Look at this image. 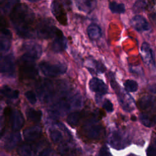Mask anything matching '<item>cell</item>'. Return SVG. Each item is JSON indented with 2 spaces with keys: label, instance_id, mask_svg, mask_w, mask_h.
<instances>
[{
  "label": "cell",
  "instance_id": "obj_1",
  "mask_svg": "<svg viewBox=\"0 0 156 156\" xmlns=\"http://www.w3.org/2000/svg\"><path fill=\"white\" fill-rule=\"evenodd\" d=\"M9 16L18 35L27 38L33 37L35 15L27 5L18 4L10 12Z\"/></svg>",
  "mask_w": 156,
  "mask_h": 156
},
{
  "label": "cell",
  "instance_id": "obj_2",
  "mask_svg": "<svg viewBox=\"0 0 156 156\" xmlns=\"http://www.w3.org/2000/svg\"><path fill=\"white\" fill-rule=\"evenodd\" d=\"M35 60L26 54L22 55L20 58L19 69L20 75L23 78L33 79L37 76L38 71L35 65Z\"/></svg>",
  "mask_w": 156,
  "mask_h": 156
},
{
  "label": "cell",
  "instance_id": "obj_3",
  "mask_svg": "<svg viewBox=\"0 0 156 156\" xmlns=\"http://www.w3.org/2000/svg\"><path fill=\"white\" fill-rule=\"evenodd\" d=\"M60 30L57 29L53 22L49 19H44L40 21L36 29L37 35L41 39H48L54 38Z\"/></svg>",
  "mask_w": 156,
  "mask_h": 156
},
{
  "label": "cell",
  "instance_id": "obj_4",
  "mask_svg": "<svg viewBox=\"0 0 156 156\" xmlns=\"http://www.w3.org/2000/svg\"><path fill=\"white\" fill-rule=\"evenodd\" d=\"M36 91L41 101L48 102L54 94L53 84L50 80H40L36 84Z\"/></svg>",
  "mask_w": 156,
  "mask_h": 156
},
{
  "label": "cell",
  "instance_id": "obj_5",
  "mask_svg": "<svg viewBox=\"0 0 156 156\" xmlns=\"http://www.w3.org/2000/svg\"><path fill=\"white\" fill-rule=\"evenodd\" d=\"M39 68L41 73L49 77H55L65 73L66 71V66L64 64H51L48 62H43L39 64Z\"/></svg>",
  "mask_w": 156,
  "mask_h": 156
},
{
  "label": "cell",
  "instance_id": "obj_6",
  "mask_svg": "<svg viewBox=\"0 0 156 156\" xmlns=\"http://www.w3.org/2000/svg\"><path fill=\"white\" fill-rule=\"evenodd\" d=\"M104 129L100 124H87L82 128V135L90 140H98L103 134Z\"/></svg>",
  "mask_w": 156,
  "mask_h": 156
},
{
  "label": "cell",
  "instance_id": "obj_7",
  "mask_svg": "<svg viewBox=\"0 0 156 156\" xmlns=\"http://www.w3.org/2000/svg\"><path fill=\"white\" fill-rule=\"evenodd\" d=\"M15 58L12 54H8L1 58V73L8 77H13L15 74Z\"/></svg>",
  "mask_w": 156,
  "mask_h": 156
},
{
  "label": "cell",
  "instance_id": "obj_8",
  "mask_svg": "<svg viewBox=\"0 0 156 156\" xmlns=\"http://www.w3.org/2000/svg\"><path fill=\"white\" fill-rule=\"evenodd\" d=\"M51 11L55 18L62 25H66L67 16L63 5L57 0H54L51 4Z\"/></svg>",
  "mask_w": 156,
  "mask_h": 156
},
{
  "label": "cell",
  "instance_id": "obj_9",
  "mask_svg": "<svg viewBox=\"0 0 156 156\" xmlns=\"http://www.w3.org/2000/svg\"><path fill=\"white\" fill-rule=\"evenodd\" d=\"M109 143L112 147L116 149L124 148L128 144L127 140L118 132H114L111 133L109 137Z\"/></svg>",
  "mask_w": 156,
  "mask_h": 156
},
{
  "label": "cell",
  "instance_id": "obj_10",
  "mask_svg": "<svg viewBox=\"0 0 156 156\" xmlns=\"http://www.w3.org/2000/svg\"><path fill=\"white\" fill-rule=\"evenodd\" d=\"M67 46V40L63 35L62 32L60 30L54 37L51 48L55 52H60L63 51Z\"/></svg>",
  "mask_w": 156,
  "mask_h": 156
},
{
  "label": "cell",
  "instance_id": "obj_11",
  "mask_svg": "<svg viewBox=\"0 0 156 156\" xmlns=\"http://www.w3.org/2000/svg\"><path fill=\"white\" fill-rule=\"evenodd\" d=\"M12 33L6 27H1V37H0V45L1 51H7L11 46L12 41Z\"/></svg>",
  "mask_w": 156,
  "mask_h": 156
},
{
  "label": "cell",
  "instance_id": "obj_12",
  "mask_svg": "<svg viewBox=\"0 0 156 156\" xmlns=\"http://www.w3.org/2000/svg\"><path fill=\"white\" fill-rule=\"evenodd\" d=\"M23 49L25 51L24 54H26L35 59L39 58L42 52L41 46L34 42L25 43L23 44Z\"/></svg>",
  "mask_w": 156,
  "mask_h": 156
},
{
  "label": "cell",
  "instance_id": "obj_13",
  "mask_svg": "<svg viewBox=\"0 0 156 156\" xmlns=\"http://www.w3.org/2000/svg\"><path fill=\"white\" fill-rule=\"evenodd\" d=\"M89 87L91 91L101 94H106L108 91L107 85L103 80L97 77H93L90 80Z\"/></svg>",
  "mask_w": 156,
  "mask_h": 156
},
{
  "label": "cell",
  "instance_id": "obj_14",
  "mask_svg": "<svg viewBox=\"0 0 156 156\" xmlns=\"http://www.w3.org/2000/svg\"><path fill=\"white\" fill-rule=\"evenodd\" d=\"M141 55L143 62L146 65H154V57L153 51L149 44L146 42H144L141 46Z\"/></svg>",
  "mask_w": 156,
  "mask_h": 156
},
{
  "label": "cell",
  "instance_id": "obj_15",
  "mask_svg": "<svg viewBox=\"0 0 156 156\" xmlns=\"http://www.w3.org/2000/svg\"><path fill=\"white\" fill-rule=\"evenodd\" d=\"M132 27L138 32L147 31L150 29V26L146 20L140 15L133 16L130 21Z\"/></svg>",
  "mask_w": 156,
  "mask_h": 156
},
{
  "label": "cell",
  "instance_id": "obj_16",
  "mask_svg": "<svg viewBox=\"0 0 156 156\" xmlns=\"http://www.w3.org/2000/svg\"><path fill=\"white\" fill-rule=\"evenodd\" d=\"M10 121L12 128L14 130H20L24 124V119L22 113L18 110L12 112L10 115Z\"/></svg>",
  "mask_w": 156,
  "mask_h": 156
},
{
  "label": "cell",
  "instance_id": "obj_17",
  "mask_svg": "<svg viewBox=\"0 0 156 156\" xmlns=\"http://www.w3.org/2000/svg\"><path fill=\"white\" fill-rule=\"evenodd\" d=\"M41 127L37 126H32L23 131V136L27 141H33L37 140L41 135Z\"/></svg>",
  "mask_w": 156,
  "mask_h": 156
},
{
  "label": "cell",
  "instance_id": "obj_18",
  "mask_svg": "<svg viewBox=\"0 0 156 156\" xmlns=\"http://www.w3.org/2000/svg\"><path fill=\"white\" fill-rule=\"evenodd\" d=\"M21 140V135L18 132L10 133L5 141L4 147L7 151H12L17 146Z\"/></svg>",
  "mask_w": 156,
  "mask_h": 156
},
{
  "label": "cell",
  "instance_id": "obj_19",
  "mask_svg": "<svg viewBox=\"0 0 156 156\" xmlns=\"http://www.w3.org/2000/svg\"><path fill=\"white\" fill-rule=\"evenodd\" d=\"M156 105V100L155 98L151 96H145L142 97L138 102L139 108L143 110L152 109Z\"/></svg>",
  "mask_w": 156,
  "mask_h": 156
},
{
  "label": "cell",
  "instance_id": "obj_20",
  "mask_svg": "<svg viewBox=\"0 0 156 156\" xmlns=\"http://www.w3.org/2000/svg\"><path fill=\"white\" fill-rule=\"evenodd\" d=\"M76 4L79 10L90 13L95 7L96 1L94 0H76Z\"/></svg>",
  "mask_w": 156,
  "mask_h": 156
},
{
  "label": "cell",
  "instance_id": "obj_21",
  "mask_svg": "<svg viewBox=\"0 0 156 156\" xmlns=\"http://www.w3.org/2000/svg\"><path fill=\"white\" fill-rule=\"evenodd\" d=\"M87 34L91 40H96L101 37L102 31L98 25L91 24L87 27Z\"/></svg>",
  "mask_w": 156,
  "mask_h": 156
},
{
  "label": "cell",
  "instance_id": "obj_22",
  "mask_svg": "<svg viewBox=\"0 0 156 156\" xmlns=\"http://www.w3.org/2000/svg\"><path fill=\"white\" fill-rule=\"evenodd\" d=\"M69 109V105L66 101L62 100L57 103L52 108V113L56 115L64 114Z\"/></svg>",
  "mask_w": 156,
  "mask_h": 156
},
{
  "label": "cell",
  "instance_id": "obj_23",
  "mask_svg": "<svg viewBox=\"0 0 156 156\" xmlns=\"http://www.w3.org/2000/svg\"><path fill=\"white\" fill-rule=\"evenodd\" d=\"M18 153L20 156H34L35 150L29 144H23L18 149Z\"/></svg>",
  "mask_w": 156,
  "mask_h": 156
},
{
  "label": "cell",
  "instance_id": "obj_24",
  "mask_svg": "<svg viewBox=\"0 0 156 156\" xmlns=\"http://www.w3.org/2000/svg\"><path fill=\"white\" fill-rule=\"evenodd\" d=\"M26 116L29 120L34 122H38L40 121L42 113L40 110H37L34 108H29L26 111Z\"/></svg>",
  "mask_w": 156,
  "mask_h": 156
},
{
  "label": "cell",
  "instance_id": "obj_25",
  "mask_svg": "<svg viewBox=\"0 0 156 156\" xmlns=\"http://www.w3.org/2000/svg\"><path fill=\"white\" fill-rule=\"evenodd\" d=\"M1 93L9 99H16L19 96V91L16 90H13L12 88L4 85L1 89Z\"/></svg>",
  "mask_w": 156,
  "mask_h": 156
},
{
  "label": "cell",
  "instance_id": "obj_26",
  "mask_svg": "<svg viewBox=\"0 0 156 156\" xmlns=\"http://www.w3.org/2000/svg\"><path fill=\"white\" fill-rule=\"evenodd\" d=\"M82 117V113L75 112L70 113L67 118V122L71 127H75Z\"/></svg>",
  "mask_w": 156,
  "mask_h": 156
},
{
  "label": "cell",
  "instance_id": "obj_27",
  "mask_svg": "<svg viewBox=\"0 0 156 156\" xmlns=\"http://www.w3.org/2000/svg\"><path fill=\"white\" fill-rule=\"evenodd\" d=\"M20 3V0H7L2 7V11L4 13L9 14L12 9Z\"/></svg>",
  "mask_w": 156,
  "mask_h": 156
},
{
  "label": "cell",
  "instance_id": "obj_28",
  "mask_svg": "<svg viewBox=\"0 0 156 156\" xmlns=\"http://www.w3.org/2000/svg\"><path fill=\"white\" fill-rule=\"evenodd\" d=\"M109 9L114 13H122L125 12V6L123 4L114 1L110 2Z\"/></svg>",
  "mask_w": 156,
  "mask_h": 156
},
{
  "label": "cell",
  "instance_id": "obj_29",
  "mask_svg": "<svg viewBox=\"0 0 156 156\" xmlns=\"http://www.w3.org/2000/svg\"><path fill=\"white\" fill-rule=\"evenodd\" d=\"M140 119L141 123L146 127H151L155 123V120L146 113H141L140 115Z\"/></svg>",
  "mask_w": 156,
  "mask_h": 156
},
{
  "label": "cell",
  "instance_id": "obj_30",
  "mask_svg": "<svg viewBox=\"0 0 156 156\" xmlns=\"http://www.w3.org/2000/svg\"><path fill=\"white\" fill-rule=\"evenodd\" d=\"M124 85L126 90L129 92H135L138 89V83L133 80H127Z\"/></svg>",
  "mask_w": 156,
  "mask_h": 156
},
{
  "label": "cell",
  "instance_id": "obj_31",
  "mask_svg": "<svg viewBox=\"0 0 156 156\" xmlns=\"http://www.w3.org/2000/svg\"><path fill=\"white\" fill-rule=\"evenodd\" d=\"M146 7V3L144 0L136 1L133 5V11L135 13H139L145 10Z\"/></svg>",
  "mask_w": 156,
  "mask_h": 156
},
{
  "label": "cell",
  "instance_id": "obj_32",
  "mask_svg": "<svg viewBox=\"0 0 156 156\" xmlns=\"http://www.w3.org/2000/svg\"><path fill=\"white\" fill-rule=\"evenodd\" d=\"M147 156H156V136H154L147 147Z\"/></svg>",
  "mask_w": 156,
  "mask_h": 156
},
{
  "label": "cell",
  "instance_id": "obj_33",
  "mask_svg": "<svg viewBox=\"0 0 156 156\" xmlns=\"http://www.w3.org/2000/svg\"><path fill=\"white\" fill-rule=\"evenodd\" d=\"M50 137L54 143H58L63 139L62 133L57 130H51L50 132Z\"/></svg>",
  "mask_w": 156,
  "mask_h": 156
},
{
  "label": "cell",
  "instance_id": "obj_34",
  "mask_svg": "<svg viewBox=\"0 0 156 156\" xmlns=\"http://www.w3.org/2000/svg\"><path fill=\"white\" fill-rule=\"evenodd\" d=\"M25 96L28 101L32 104H34L37 102V98L35 93L32 91H27L25 93Z\"/></svg>",
  "mask_w": 156,
  "mask_h": 156
},
{
  "label": "cell",
  "instance_id": "obj_35",
  "mask_svg": "<svg viewBox=\"0 0 156 156\" xmlns=\"http://www.w3.org/2000/svg\"><path fill=\"white\" fill-rule=\"evenodd\" d=\"M103 108L107 112H112L113 110V104L108 99H105L104 101V102L103 103Z\"/></svg>",
  "mask_w": 156,
  "mask_h": 156
},
{
  "label": "cell",
  "instance_id": "obj_36",
  "mask_svg": "<svg viewBox=\"0 0 156 156\" xmlns=\"http://www.w3.org/2000/svg\"><path fill=\"white\" fill-rule=\"evenodd\" d=\"M99 156H110V152L106 146H103L100 149Z\"/></svg>",
  "mask_w": 156,
  "mask_h": 156
},
{
  "label": "cell",
  "instance_id": "obj_37",
  "mask_svg": "<svg viewBox=\"0 0 156 156\" xmlns=\"http://www.w3.org/2000/svg\"><path fill=\"white\" fill-rule=\"evenodd\" d=\"M51 152H52V151H51V148L47 147V148H45L44 149H43V151H41L40 152L38 156H49L50 154H51Z\"/></svg>",
  "mask_w": 156,
  "mask_h": 156
},
{
  "label": "cell",
  "instance_id": "obj_38",
  "mask_svg": "<svg viewBox=\"0 0 156 156\" xmlns=\"http://www.w3.org/2000/svg\"><path fill=\"white\" fill-rule=\"evenodd\" d=\"M149 90L152 93H156V83L151 85L149 87Z\"/></svg>",
  "mask_w": 156,
  "mask_h": 156
},
{
  "label": "cell",
  "instance_id": "obj_39",
  "mask_svg": "<svg viewBox=\"0 0 156 156\" xmlns=\"http://www.w3.org/2000/svg\"><path fill=\"white\" fill-rule=\"evenodd\" d=\"M151 18H152V20L154 22H155V23H156V12L154 13H153V14L152 15Z\"/></svg>",
  "mask_w": 156,
  "mask_h": 156
},
{
  "label": "cell",
  "instance_id": "obj_40",
  "mask_svg": "<svg viewBox=\"0 0 156 156\" xmlns=\"http://www.w3.org/2000/svg\"><path fill=\"white\" fill-rule=\"evenodd\" d=\"M131 119L132 121H136V118L135 116H131Z\"/></svg>",
  "mask_w": 156,
  "mask_h": 156
},
{
  "label": "cell",
  "instance_id": "obj_41",
  "mask_svg": "<svg viewBox=\"0 0 156 156\" xmlns=\"http://www.w3.org/2000/svg\"><path fill=\"white\" fill-rule=\"evenodd\" d=\"M28 1H29L30 2H37L38 1H40V0H28Z\"/></svg>",
  "mask_w": 156,
  "mask_h": 156
},
{
  "label": "cell",
  "instance_id": "obj_42",
  "mask_svg": "<svg viewBox=\"0 0 156 156\" xmlns=\"http://www.w3.org/2000/svg\"><path fill=\"white\" fill-rule=\"evenodd\" d=\"M65 2L66 3V4H68V2H70V0H64Z\"/></svg>",
  "mask_w": 156,
  "mask_h": 156
},
{
  "label": "cell",
  "instance_id": "obj_43",
  "mask_svg": "<svg viewBox=\"0 0 156 156\" xmlns=\"http://www.w3.org/2000/svg\"><path fill=\"white\" fill-rule=\"evenodd\" d=\"M128 156H136V155H134V154H131L129 155Z\"/></svg>",
  "mask_w": 156,
  "mask_h": 156
},
{
  "label": "cell",
  "instance_id": "obj_44",
  "mask_svg": "<svg viewBox=\"0 0 156 156\" xmlns=\"http://www.w3.org/2000/svg\"><path fill=\"white\" fill-rule=\"evenodd\" d=\"M4 0H1V4L3 2V1H4Z\"/></svg>",
  "mask_w": 156,
  "mask_h": 156
},
{
  "label": "cell",
  "instance_id": "obj_45",
  "mask_svg": "<svg viewBox=\"0 0 156 156\" xmlns=\"http://www.w3.org/2000/svg\"><path fill=\"white\" fill-rule=\"evenodd\" d=\"M154 120H155V122H156V116L155 117V118H154Z\"/></svg>",
  "mask_w": 156,
  "mask_h": 156
},
{
  "label": "cell",
  "instance_id": "obj_46",
  "mask_svg": "<svg viewBox=\"0 0 156 156\" xmlns=\"http://www.w3.org/2000/svg\"><path fill=\"white\" fill-rule=\"evenodd\" d=\"M154 1H155V2H156V0H154Z\"/></svg>",
  "mask_w": 156,
  "mask_h": 156
}]
</instances>
